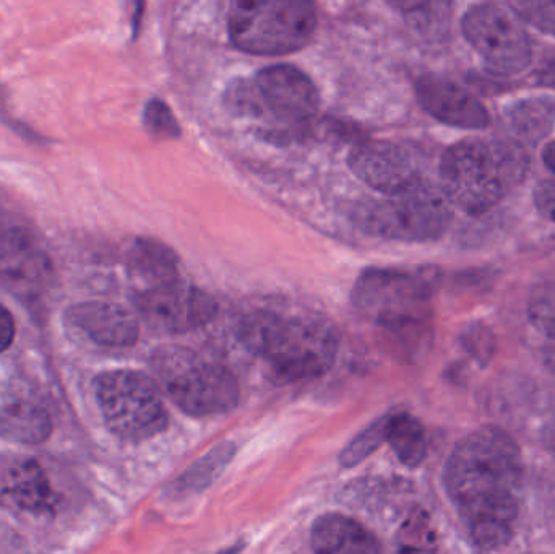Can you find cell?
I'll return each instance as SVG.
<instances>
[{
  "mask_svg": "<svg viewBox=\"0 0 555 554\" xmlns=\"http://www.w3.org/2000/svg\"><path fill=\"white\" fill-rule=\"evenodd\" d=\"M530 321L538 331L555 340V292L546 293L531 302Z\"/></svg>",
  "mask_w": 555,
  "mask_h": 554,
  "instance_id": "obj_27",
  "label": "cell"
},
{
  "mask_svg": "<svg viewBox=\"0 0 555 554\" xmlns=\"http://www.w3.org/2000/svg\"><path fill=\"white\" fill-rule=\"evenodd\" d=\"M515 13L544 35L555 36V0H508Z\"/></svg>",
  "mask_w": 555,
  "mask_h": 554,
  "instance_id": "obj_25",
  "label": "cell"
},
{
  "mask_svg": "<svg viewBox=\"0 0 555 554\" xmlns=\"http://www.w3.org/2000/svg\"><path fill=\"white\" fill-rule=\"evenodd\" d=\"M234 455H236L234 442L224 441L215 446L204 458L195 461L184 474L179 475L178 480L169 485V497L191 498L207 490L227 471Z\"/></svg>",
  "mask_w": 555,
  "mask_h": 554,
  "instance_id": "obj_20",
  "label": "cell"
},
{
  "mask_svg": "<svg viewBox=\"0 0 555 554\" xmlns=\"http://www.w3.org/2000/svg\"><path fill=\"white\" fill-rule=\"evenodd\" d=\"M127 267L130 272L149 283L162 285L179 279V257L171 247L152 237H139L127 250Z\"/></svg>",
  "mask_w": 555,
  "mask_h": 554,
  "instance_id": "obj_19",
  "label": "cell"
},
{
  "mask_svg": "<svg viewBox=\"0 0 555 554\" xmlns=\"http://www.w3.org/2000/svg\"><path fill=\"white\" fill-rule=\"evenodd\" d=\"M543 162L547 168L555 175V140L553 142L547 143L543 150Z\"/></svg>",
  "mask_w": 555,
  "mask_h": 554,
  "instance_id": "obj_31",
  "label": "cell"
},
{
  "mask_svg": "<svg viewBox=\"0 0 555 554\" xmlns=\"http://www.w3.org/2000/svg\"><path fill=\"white\" fill-rule=\"evenodd\" d=\"M452 207L440 184H434L427 178L401 194L362 205L356 218L361 228L375 236L404 243H429L449 230Z\"/></svg>",
  "mask_w": 555,
  "mask_h": 554,
  "instance_id": "obj_7",
  "label": "cell"
},
{
  "mask_svg": "<svg viewBox=\"0 0 555 554\" xmlns=\"http://www.w3.org/2000/svg\"><path fill=\"white\" fill-rule=\"evenodd\" d=\"M387 442L401 464L420 467L429 452V439L423 423L408 412L388 415Z\"/></svg>",
  "mask_w": 555,
  "mask_h": 554,
  "instance_id": "obj_22",
  "label": "cell"
},
{
  "mask_svg": "<svg viewBox=\"0 0 555 554\" xmlns=\"http://www.w3.org/2000/svg\"><path fill=\"white\" fill-rule=\"evenodd\" d=\"M315 552L328 554L380 553L382 545L362 524L343 514H325L315 520L310 533Z\"/></svg>",
  "mask_w": 555,
  "mask_h": 554,
  "instance_id": "obj_18",
  "label": "cell"
},
{
  "mask_svg": "<svg viewBox=\"0 0 555 554\" xmlns=\"http://www.w3.org/2000/svg\"><path fill=\"white\" fill-rule=\"evenodd\" d=\"M230 104L240 114L270 116L289 129H302L319 111V91L294 65H272L250 83L240 81L230 91Z\"/></svg>",
  "mask_w": 555,
  "mask_h": 554,
  "instance_id": "obj_9",
  "label": "cell"
},
{
  "mask_svg": "<svg viewBox=\"0 0 555 554\" xmlns=\"http://www.w3.org/2000/svg\"><path fill=\"white\" fill-rule=\"evenodd\" d=\"M143 124L152 136L159 137V139H175L181 133L178 120L172 116L168 104L162 100H152L146 103L145 111H143Z\"/></svg>",
  "mask_w": 555,
  "mask_h": 554,
  "instance_id": "obj_26",
  "label": "cell"
},
{
  "mask_svg": "<svg viewBox=\"0 0 555 554\" xmlns=\"http://www.w3.org/2000/svg\"><path fill=\"white\" fill-rule=\"evenodd\" d=\"M135 305L146 325L162 334L197 331L218 314L214 296L179 279L149 286L137 295Z\"/></svg>",
  "mask_w": 555,
  "mask_h": 554,
  "instance_id": "obj_11",
  "label": "cell"
},
{
  "mask_svg": "<svg viewBox=\"0 0 555 554\" xmlns=\"http://www.w3.org/2000/svg\"><path fill=\"white\" fill-rule=\"evenodd\" d=\"M429 280L393 269H369L352 288V306L377 327L382 347L400 360H413L429 345Z\"/></svg>",
  "mask_w": 555,
  "mask_h": 554,
  "instance_id": "obj_3",
  "label": "cell"
},
{
  "mask_svg": "<svg viewBox=\"0 0 555 554\" xmlns=\"http://www.w3.org/2000/svg\"><path fill=\"white\" fill-rule=\"evenodd\" d=\"M153 379L166 396L195 418L236 409L240 383L230 368L182 345H165L152 355Z\"/></svg>",
  "mask_w": 555,
  "mask_h": 554,
  "instance_id": "obj_5",
  "label": "cell"
},
{
  "mask_svg": "<svg viewBox=\"0 0 555 554\" xmlns=\"http://www.w3.org/2000/svg\"><path fill=\"white\" fill-rule=\"evenodd\" d=\"M15 321H13L12 312L0 305V353L9 350L15 340Z\"/></svg>",
  "mask_w": 555,
  "mask_h": 554,
  "instance_id": "obj_30",
  "label": "cell"
},
{
  "mask_svg": "<svg viewBox=\"0 0 555 554\" xmlns=\"http://www.w3.org/2000/svg\"><path fill=\"white\" fill-rule=\"evenodd\" d=\"M534 205L541 217L555 223V179L541 181L534 189Z\"/></svg>",
  "mask_w": 555,
  "mask_h": 554,
  "instance_id": "obj_28",
  "label": "cell"
},
{
  "mask_svg": "<svg viewBox=\"0 0 555 554\" xmlns=\"http://www.w3.org/2000/svg\"><path fill=\"white\" fill-rule=\"evenodd\" d=\"M465 345L472 353H475L478 345H481V360H488L491 357L492 340L491 334L486 332L481 324L473 325L465 332Z\"/></svg>",
  "mask_w": 555,
  "mask_h": 554,
  "instance_id": "obj_29",
  "label": "cell"
},
{
  "mask_svg": "<svg viewBox=\"0 0 555 554\" xmlns=\"http://www.w3.org/2000/svg\"><path fill=\"white\" fill-rule=\"evenodd\" d=\"M416 98L421 107L434 119L466 130H482L491 126V114L479 98L440 75L417 78Z\"/></svg>",
  "mask_w": 555,
  "mask_h": 554,
  "instance_id": "obj_15",
  "label": "cell"
},
{
  "mask_svg": "<svg viewBox=\"0 0 555 554\" xmlns=\"http://www.w3.org/2000/svg\"><path fill=\"white\" fill-rule=\"evenodd\" d=\"M388 415L382 416L377 422L371 423L364 431L359 433L339 455V464L345 468H352L374 454L384 442H387Z\"/></svg>",
  "mask_w": 555,
  "mask_h": 554,
  "instance_id": "obj_24",
  "label": "cell"
},
{
  "mask_svg": "<svg viewBox=\"0 0 555 554\" xmlns=\"http://www.w3.org/2000/svg\"><path fill=\"white\" fill-rule=\"evenodd\" d=\"M54 266L29 231L12 228L0 234V283L22 301H38L51 289Z\"/></svg>",
  "mask_w": 555,
  "mask_h": 554,
  "instance_id": "obj_12",
  "label": "cell"
},
{
  "mask_svg": "<svg viewBox=\"0 0 555 554\" xmlns=\"http://www.w3.org/2000/svg\"><path fill=\"white\" fill-rule=\"evenodd\" d=\"M411 26L423 33H439L449 23L453 0H385Z\"/></svg>",
  "mask_w": 555,
  "mask_h": 554,
  "instance_id": "obj_23",
  "label": "cell"
},
{
  "mask_svg": "<svg viewBox=\"0 0 555 554\" xmlns=\"http://www.w3.org/2000/svg\"><path fill=\"white\" fill-rule=\"evenodd\" d=\"M443 487L476 549L494 552L512 542L524 501V458L508 433L485 426L456 442Z\"/></svg>",
  "mask_w": 555,
  "mask_h": 554,
  "instance_id": "obj_1",
  "label": "cell"
},
{
  "mask_svg": "<svg viewBox=\"0 0 555 554\" xmlns=\"http://www.w3.org/2000/svg\"><path fill=\"white\" fill-rule=\"evenodd\" d=\"M0 506L28 516L54 513L57 493L38 461L23 455L0 459Z\"/></svg>",
  "mask_w": 555,
  "mask_h": 554,
  "instance_id": "obj_14",
  "label": "cell"
},
{
  "mask_svg": "<svg viewBox=\"0 0 555 554\" xmlns=\"http://www.w3.org/2000/svg\"><path fill=\"white\" fill-rule=\"evenodd\" d=\"M348 163L362 182L384 195L401 194L427 179L408 149L384 140L356 145Z\"/></svg>",
  "mask_w": 555,
  "mask_h": 554,
  "instance_id": "obj_13",
  "label": "cell"
},
{
  "mask_svg": "<svg viewBox=\"0 0 555 554\" xmlns=\"http://www.w3.org/2000/svg\"><path fill=\"white\" fill-rule=\"evenodd\" d=\"M240 340L278 383L317 379L338 357V337L328 322L276 309L249 312L241 322Z\"/></svg>",
  "mask_w": 555,
  "mask_h": 554,
  "instance_id": "obj_2",
  "label": "cell"
},
{
  "mask_svg": "<svg viewBox=\"0 0 555 554\" xmlns=\"http://www.w3.org/2000/svg\"><path fill=\"white\" fill-rule=\"evenodd\" d=\"M94 396L107 428L124 441H149L168 428V410L158 384L140 371L100 374L94 379Z\"/></svg>",
  "mask_w": 555,
  "mask_h": 554,
  "instance_id": "obj_8",
  "label": "cell"
},
{
  "mask_svg": "<svg viewBox=\"0 0 555 554\" xmlns=\"http://www.w3.org/2000/svg\"><path fill=\"white\" fill-rule=\"evenodd\" d=\"M530 159L517 140H462L443 153L440 188L453 207L468 215L488 214L524 182Z\"/></svg>",
  "mask_w": 555,
  "mask_h": 554,
  "instance_id": "obj_4",
  "label": "cell"
},
{
  "mask_svg": "<svg viewBox=\"0 0 555 554\" xmlns=\"http://www.w3.org/2000/svg\"><path fill=\"white\" fill-rule=\"evenodd\" d=\"M65 319L101 347L129 348L139 340V319L129 309L106 301H85L70 306Z\"/></svg>",
  "mask_w": 555,
  "mask_h": 554,
  "instance_id": "obj_16",
  "label": "cell"
},
{
  "mask_svg": "<svg viewBox=\"0 0 555 554\" xmlns=\"http://www.w3.org/2000/svg\"><path fill=\"white\" fill-rule=\"evenodd\" d=\"M462 31L491 74L514 77L533 61L530 33L511 5L476 3L463 15Z\"/></svg>",
  "mask_w": 555,
  "mask_h": 554,
  "instance_id": "obj_10",
  "label": "cell"
},
{
  "mask_svg": "<svg viewBox=\"0 0 555 554\" xmlns=\"http://www.w3.org/2000/svg\"><path fill=\"white\" fill-rule=\"evenodd\" d=\"M51 435V415L28 387L9 384L0 389V438L38 446Z\"/></svg>",
  "mask_w": 555,
  "mask_h": 554,
  "instance_id": "obj_17",
  "label": "cell"
},
{
  "mask_svg": "<svg viewBox=\"0 0 555 554\" xmlns=\"http://www.w3.org/2000/svg\"><path fill=\"white\" fill-rule=\"evenodd\" d=\"M507 123L517 142L537 145L555 126V98L537 96L517 101L507 109Z\"/></svg>",
  "mask_w": 555,
  "mask_h": 554,
  "instance_id": "obj_21",
  "label": "cell"
},
{
  "mask_svg": "<svg viewBox=\"0 0 555 554\" xmlns=\"http://www.w3.org/2000/svg\"><path fill=\"white\" fill-rule=\"evenodd\" d=\"M317 28L313 0H230L228 31L241 51L283 55L304 48Z\"/></svg>",
  "mask_w": 555,
  "mask_h": 554,
  "instance_id": "obj_6",
  "label": "cell"
}]
</instances>
